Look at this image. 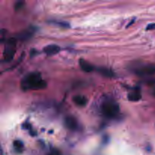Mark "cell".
Masks as SVG:
<instances>
[{"label": "cell", "instance_id": "13", "mask_svg": "<svg viewBox=\"0 0 155 155\" xmlns=\"http://www.w3.org/2000/svg\"><path fill=\"white\" fill-rule=\"evenodd\" d=\"M52 23L54 24L57 25V26L60 27L61 28H69L70 27V24H69V23H67V22H65V21H52Z\"/></svg>", "mask_w": 155, "mask_h": 155}, {"label": "cell", "instance_id": "19", "mask_svg": "<svg viewBox=\"0 0 155 155\" xmlns=\"http://www.w3.org/2000/svg\"><path fill=\"white\" fill-rule=\"evenodd\" d=\"M153 95L155 97V89L153 90Z\"/></svg>", "mask_w": 155, "mask_h": 155}, {"label": "cell", "instance_id": "16", "mask_svg": "<svg viewBox=\"0 0 155 155\" xmlns=\"http://www.w3.org/2000/svg\"><path fill=\"white\" fill-rule=\"evenodd\" d=\"M155 30V24H149L146 27V31H153Z\"/></svg>", "mask_w": 155, "mask_h": 155}, {"label": "cell", "instance_id": "4", "mask_svg": "<svg viewBox=\"0 0 155 155\" xmlns=\"http://www.w3.org/2000/svg\"><path fill=\"white\" fill-rule=\"evenodd\" d=\"M135 73L140 76H151L155 74V64H145L139 66L135 70Z\"/></svg>", "mask_w": 155, "mask_h": 155}, {"label": "cell", "instance_id": "2", "mask_svg": "<svg viewBox=\"0 0 155 155\" xmlns=\"http://www.w3.org/2000/svg\"><path fill=\"white\" fill-rule=\"evenodd\" d=\"M102 114L108 118H114L120 112V106L114 101L108 100L103 102L101 108Z\"/></svg>", "mask_w": 155, "mask_h": 155}, {"label": "cell", "instance_id": "12", "mask_svg": "<svg viewBox=\"0 0 155 155\" xmlns=\"http://www.w3.org/2000/svg\"><path fill=\"white\" fill-rule=\"evenodd\" d=\"M13 145L17 151H22L24 149V143L21 140H15L13 142Z\"/></svg>", "mask_w": 155, "mask_h": 155}, {"label": "cell", "instance_id": "18", "mask_svg": "<svg viewBox=\"0 0 155 155\" xmlns=\"http://www.w3.org/2000/svg\"><path fill=\"white\" fill-rule=\"evenodd\" d=\"M37 52L35 50V49H32V50L31 51V52H30V54H31V56H34V55H37Z\"/></svg>", "mask_w": 155, "mask_h": 155}, {"label": "cell", "instance_id": "5", "mask_svg": "<svg viewBox=\"0 0 155 155\" xmlns=\"http://www.w3.org/2000/svg\"><path fill=\"white\" fill-rule=\"evenodd\" d=\"M64 125L66 127L70 130H76L78 129V122L75 117H72V116H67L64 119Z\"/></svg>", "mask_w": 155, "mask_h": 155}, {"label": "cell", "instance_id": "7", "mask_svg": "<svg viewBox=\"0 0 155 155\" xmlns=\"http://www.w3.org/2000/svg\"><path fill=\"white\" fill-rule=\"evenodd\" d=\"M79 66H80V68L82 69V71L86 72V73H91L93 70H95V67L92 64H90L89 62H88L86 60L81 58L79 61Z\"/></svg>", "mask_w": 155, "mask_h": 155}, {"label": "cell", "instance_id": "11", "mask_svg": "<svg viewBox=\"0 0 155 155\" xmlns=\"http://www.w3.org/2000/svg\"><path fill=\"white\" fill-rule=\"evenodd\" d=\"M34 31H33V30H31V29L26 30V31H23L22 33L19 34L18 39H20V40H28V39H30L31 37H32L33 34H34Z\"/></svg>", "mask_w": 155, "mask_h": 155}, {"label": "cell", "instance_id": "9", "mask_svg": "<svg viewBox=\"0 0 155 155\" xmlns=\"http://www.w3.org/2000/svg\"><path fill=\"white\" fill-rule=\"evenodd\" d=\"M128 99L130 102H138L139 100H141V95L139 89H135L133 91L129 92L128 94Z\"/></svg>", "mask_w": 155, "mask_h": 155}, {"label": "cell", "instance_id": "3", "mask_svg": "<svg viewBox=\"0 0 155 155\" xmlns=\"http://www.w3.org/2000/svg\"><path fill=\"white\" fill-rule=\"evenodd\" d=\"M16 44H17L16 38H11L6 42L3 53L4 61L5 62H9L14 58L16 52Z\"/></svg>", "mask_w": 155, "mask_h": 155}, {"label": "cell", "instance_id": "1", "mask_svg": "<svg viewBox=\"0 0 155 155\" xmlns=\"http://www.w3.org/2000/svg\"><path fill=\"white\" fill-rule=\"evenodd\" d=\"M21 87L23 91L40 90L47 87V82L42 79L39 72H31L24 76L21 82Z\"/></svg>", "mask_w": 155, "mask_h": 155}, {"label": "cell", "instance_id": "10", "mask_svg": "<svg viewBox=\"0 0 155 155\" xmlns=\"http://www.w3.org/2000/svg\"><path fill=\"white\" fill-rule=\"evenodd\" d=\"M99 73L102 75L104 76H106V77H113L114 76V72L111 71L110 69L106 68V67H100V68L97 69Z\"/></svg>", "mask_w": 155, "mask_h": 155}, {"label": "cell", "instance_id": "15", "mask_svg": "<svg viewBox=\"0 0 155 155\" xmlns=\"http://www.w3.org/2000/svg\"><path fill=\"white\" fill-rule=\"evenodd\" d=\"M48 155H61V153H60L59 150H57V149H53V150H52L49 152Z\"/></svg>", "mask_w": 155, "mask_h": 155}, {"label": "cell", "instance_id": "14", "mask_svg": "<svg viewBox=\"0 0 155 155\" xmlns=\"http://www.w3.org/2000/svg\"><path fill=\"white\" fill-rule=\"evenodd\" d=\"M24 2L18 1V2H17L15 4V11H19V10H21L24 6Z\"/></svg>", "mask_w": 155, "mask_h": 155}, {"label": "cell", "instance_id": "17", "mask_svg": "<svg viewBox=\"0 0 155 155\" xmlns=\"http://www.w3.org/2000/svg\"><path fill=\"white\" fill-rule=\"evenodd\" d=\"M147 83L148 85H155V78L153 79H150L149 80H147Z\"/></svg>", "mask_w": 155, "mask_h": 155}, {"label": "cell", "instance_id": "8", "mask_svg": "<svg viewBox=\"0 0 155 155\" xmlns=\"http://www.w3.org/2000/svg\"><path fill=\"white\" fill-rule=\"evenodd\" d=\"M72 100L76 106L79 107H85L88 103V98L85 95H75Z\"/></svg>", "mask_w": 155, "mask_h": 155}, {"label": "cell", "instance_id": "6", "mask_svg": "<svg viewBox=\"0 0 155 155\" xmlns=\"http://www.w3.org/2000/svg\"><path fill=\"white\" fill-rule=\"evenodd\" d=\"M60 51H61V47L55 44L46 46V47H44V49H43V52H44L46 55H49V56H52V55H56V54H58Z\"/></svg>", "mask_w": 155, "mask_h": 155}]
</instances>
